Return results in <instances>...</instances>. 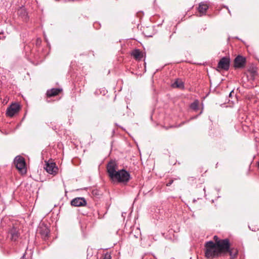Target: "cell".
<instances>
[{"label":"cell","mask_w":259,"mask_h":259,"mask_svg":"<svg viewBox=\"0 0 259 259\" xmlns=\"http://www.w3.org/2000/svg\"><path fill=\"white\" fill-rule=\"evenodd\" d=\"M27 229L25 222L22 218H4L1 224L2 249L8 253L16 252L26 239Z\"/></svg>","instance_id":"52a82bcc"},{"label":"cell","mask_w":259,"mask_h":259,"mask_svg":"<svg viewBox=\"0 0 259 259\" xmlns=\"http://www.w3.org/2000/svg\"><path fill=\"white\" fill-rule=\"evenodd\" d=\"M12 168L14 180L18 181L27 176L29 170V157L23 154L18 155L13 161Z\"/></svg>","instance_id":"8fae6325"},{"label":"cell","mask_w":259,"mask_h":259,"mask_svg":"<svg viewBox=\"0 0 259 259\" xmlns=\"http://www.w3.org/2000/svg\"><path fill=\"white\" fill-rule=\"evenodd\" d=\"M200 98L189 93L170 91L159 98L157 110H162L168 114L178 115L191 118L199 114L202 108Z\"/></svg>","instance_id":"277c9868"},{"label":"cell","mask_w":259,"mask_h":259,"mask_svg":"<svg viewBox=\"0 0 259 259\" xmlns=\"http://www.w3.org/2000/svg\"><path fill=\"white\" fill-rule=\"evenodd\" d=\"M230 53L225 48L213 67L222 75L230 77L246 88L259 85V60L249 52L241 40L230 38Z\"/></svg>","instance_id":"3957f363"},{"label":"cell","mask_w":259,"mask_h":259,"mask_svg":"<svg viewBox=\"0 0 259 259\" xmlns=\"http://www.w3.org/2000/svg\"><path fill=\"white\" fill-rule=\"evenodd\" d=\"M71 204L74 206H82L86 204V201L83 198H76L72 200Z\"/></svg>","instance_id":"7c38bea8"},{"label":"cell","mask_w":259,"mask_h":259,"mask_svg":"<svg viewBox=\"0 0 259 259\" xmlns=\"http://www.w3.org/2000/svg\"><path fill=\"white\" fill-rule=\"evenodd\" d=\"M64 148L60 141L48 145L41 152L38 173L41 181L51 180L58 176L61 169Z\"/></svg>","instance_id":"ba28073f"},{"label":"cell","mask_w":259,"mask_h":259,"mask_svg":"<svg viewBox=\"0 0 259 259\" xmlns=\"http://www.w3.org/2000/svg\"><path fill=\"white\" fill-rule=\"evenodd\" d=\"M224 234L211 235L201 245V254L204 259H238V244Z\"/></svg>","instance_id":"8992f818"},{"label":"cell","mask_w":259,"mask_h":259,"mask_svg":"<svg viewBox=\"0 0 259 259\" xmlns=\"http://www.w3.org/2000/svg\"><path fill=\"white\" fill-rule=\"evenodd\" d=\"M146 53L143 45L137 40H123L118 53V61L127 73L141 76L146 71Z\"/></svg>","instance_id":"5b68a950"},{"label":"cell","mask_w":259,"mask_h":259,"mask_svg":"<svg viewBox=\"0 0 259 259\" xmlns=\"http://www.w3.org/2000/svg\"><path fill=\"white\" fill-rule=\"evenodd\" d=\"M98 170L101 181L110 191L119 194L130 191L142 179V163L137 148L133 144L114 143Z\"/></svg>","instance_id":"6da1fadb"},{"label":"cell","mask_w":259,"mask_h":259,"mask_svg":"<svg viewBox=\"0 0 259 259\" xmlns=\"http://www.w3.org/2000/svg\"><path fill=\"white\" fill-rule=\"evenodd\" d=\"M155 94L180 90L194 94L203 100L210 90L207 67L188 62L171 63L163 66L153 75Z\"/></svg>","instance_id":"7a4b0ae2"},{"label":"cell","mask_w":259,"mask_h":259,"mask_svg":"<svg viewBox=\"0 0 259 259\" xmlns=\"http://www.w3.org/2000/svg\"><path fill=\"white\" fill-rule=\"evenodd\" d=\"M27 107L21 100L18 98L7 99L2 101L0 131L5 135L15 132L23 121Z\"/></svg>","instance_id":"9c48e42d"},{"label":"cell","mask_w":259,"mask_h":259,"mask_svg":"<svg viewBox=\"0 0 259 259\" xmlns=\"http://www.w3.org/2000/svg\"><path fill=\"white\" fill-rule=\"evenodd\" d=\"M59 208L55 207L40 223L36 234L35 243L38 248L45 249L54 241L57 235L56 222Z\"/></svg>","instance_id":"30bf717a"}]
</instances>
